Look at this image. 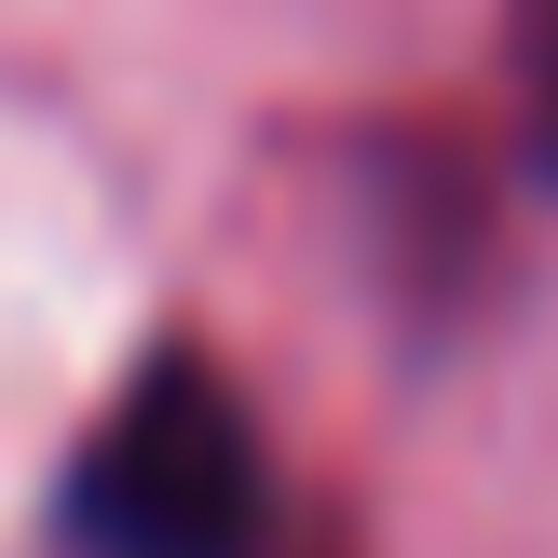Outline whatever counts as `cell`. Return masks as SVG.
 <instances>
[{"label": "cell", "instance_id": "obj_1", "mask_svg": "<svg viewBox=\"0 0 558 558\" xmlns=\"http://www.w3.org/2000/svg\"><path fill=\"white\" fill-rule=\"evenodd\" d=\"M54 532L69 558H245L287 532V490H272V450L232 381L205 354H150L69 450Z\"/></svg>", "mask_w": 558, "mask_h": 558}, {"label": "cell", "instance_id": "obj_3", "mask_svg": "<svg viewBox=\"0 0 558 558\" xmlns=\"http://www.w3.org/2000/svg\"><path fill=\"white\" fill-rule=\"evenodd\" d=\"M245 558H341V545H327L314 518H287V532H272V545H245Z\"/></svg>", "mask_w": 558, "mask_h": 558}, {"label": "cell", "instance_id": "obj_2", "mask_svg": "<svg viewBox=\"0 0 558 558\" xmlns=\"http://www.w3.org/2000/svg\"><path fill=\"white\" fill-rule=\"evenodd\" d=\"M518 14V109H532V163L558 178V0H505Z\"/></svg>", "mask_w": 558, "mask_h": 558}]
</instances>
